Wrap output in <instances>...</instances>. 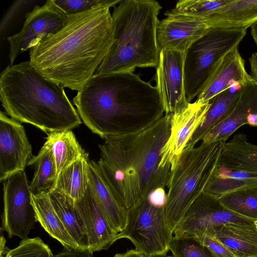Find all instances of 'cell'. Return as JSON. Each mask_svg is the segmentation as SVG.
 <instances>
[{"label":"cell","instance_id":"1","mask_svg":"<svg viewBox=\"0 0 257 257\" xmlns=\"http://www.w3.org/2000/svg\"><path fill=\"white\" fill-rule=\"evenodd\" d=\"M171 115L119 134L99 145L101 175L118 204L126 211L158 188L167 187L170 168H161V152L170 134Z\"/></svg>","mask_w":257,"mask_h":257},{"label":"cell","instance_id":"2","mask_svg":"<svg viewBox=\"0 0 257 257\" xmlns=\"http://www.w3.org/2000/svg\"><path fill=\"white\" fill-rule=\"evenodd\" d=\"M112 38L109 8H96L68 16L61 30L30 50L29 61L47 78L78 91L96 73Z\"/></svg>","mask_w":257,"mask_h":257},{"label":"cell","instance_id":"3","mask_svg":"<svg viewBox=\"0 0 257 257\" xmlns=\"http://www.w3.org/2000/svg\"><path fill=\"white\" fill-rule=\"evenodd\" d=\"M73 103L82 121L104 140L139 129L164 113L156 86L133 72L94 74Z\"/></svg>","mask_w":257,"mask_h":257},{"label":"cell","instance_id":"4","mask_svg":"<svg viewBox=\"0 0 257 257\" xmlns=\"http://www.w3.org/2000/svg\"><path fill=\"white\" fill-rule=\"evenodd\" d=\"M64 88L42 75L29 61L8 65L0 76V99L7 114L48 134L82 123Z\"/></svg>","mask_w":257,"mask_h":257},{"label":"cell","instance_id":"5","mask_svg":"<svg viewBox=\"0 0 257 257\" xmlns=\"http://www.w3.org/2000/svg\"><path fill=\"white\" fill-rule=\"evenodd\" d=\"M161 9L154 0H123L115 7L112 14V43L95 73L156 68L160 52L157 37L158 16Z\"/></svg>","mask_w":257,"mask_h":257},{"label":"cell","instance_id":"6","mask_svg":"<svg viewBox=\"0 0 257 257\" xmlns=\"http://www.w3.org/2000/svg\"><path fill=\"white\" fill-rule=\"evenodd\" d=\"M226 141L186 145L171 171L164 211L167 224L174 232L195 200L204 191Z\"/></svg>","mask_w":257,"mask_h":257},{"label":"cell","instance_id":"7","mask_svg":"<svg viewBox=\"0 0 257 257\" xmlns=\"http://www.w3.org/2000/svg\"><path fill=\"white\" fill-rule=\"evenodd\" d=\"M245 29L211 27L188 49L184 62V86L189 103L197 96L221 59L239 43Z\"/></svg>","mask_w":257,"mask_h":257},{"label":"cell","instance_id":"8","mask_svg":"<svg viewBox=\"0 0 257 257\" xmlns=\"http://www.w3.org/2000/svg\"><path fill=\"white\" fill-rule=\"evenodd\" d=\"M173 234L164 207L153 205L146 198L127 210L126 223L118 239H128L147 257H158L167 254Z\"/></svg>","mask_w":257,"mask_h":257},{"label":"cell","instance_id":"9","mask_svg":"<svg viewBox=\"0 0 257 257\" xmlns=\"http://www.w3.org/2000/svg\"><path fill=\"white\" fill-rule=\"evenodd\" d=\"M4 212L2 229L10 238L15 235L28 238L37 221L32 195L26 173L18 172L4 184Z\"/></svg>","mask_w":257,"mask_h":257},{"label":"cell","instance_id":"10","mask_svg":"<svg viewBox=\"0 0 257 257\" xmlns=\"http://www.w3.org/2000/svg\"><path fill=\"white\" fill-rule=\"evenodd\" d=\"M68 16L54 2L48 0L42 6H36L26 14L21 30L9 37L10 62L13 65L18 56L31 50L41 40L61 30L67 23Z\"/></svg>","mask_w":257,"mask_h":257},{"label":"cell","instance_id":"11","mask_svg":"<svg viewBox=\"0 0 257 257\" xmlns=\"http://www.w3.org/2000/svg\"><path fill=\"white\" fill-rule=\"evenodd\" d=\"M256 221L226 209L218 197L204 191L186 211L173 233L177 237H191L227 222Z\"/></svg>","mask_w":257,"mask_h":257},{"label":"cell","instance_id":"12","mask_svg":"<svg viewBox=\"0 0 257 257\" xmlns=\"http://www.w3.org/2000/svg\"><path fill=\"white\" fill-rule=\"evenodd\" d=\"M185 56L186 53L173 49H165L160 52L156 87L167 114H171L189 104L184 86Z\"/></svg>","mask_w":257,"mask_h":257},{"label":"cell","instance_id":"13","mask_svg":"<svg viewBox=\"0 0 257 257\" xmlns=\"http://www.w3.org/2000/svg\"><path fill=\"white\" fill-rule=\"evenodd\" d=\"M32 156V146L23 125L0 112V181L24 171Z\"/></svg>","mask_w":257,"mask_h":257},{"label":"cell","instance_id":"14","mask_svg":"<svg viewBox=\"0 0 257 257\" xmlns=\"http://www.w3.org/2000/svg\"><path fill=\"white\" fill-rule=\"evenodd\" d=\"M210 105V102L195 101L171 115V130L168 140L161 152V168H175L179 159L200 124Z\"/></svg>","mask_w":257,"mask_h":257},{"label":"cell","instance_id":"15","mask_svg":"<svg viewBox=\"0 0 257 257\" xmlns=\"http://www.w3.org/2000/svg\"><path fill=\"white\" fill-rule=\"evenodd\" d=\"M76 204L85 226L89 251L107 249L118 240V233L100 206L90 182L84 196L76 201Z\"/></svg>","mask_w":257,"mask_h":257},{"label":"cell","instance_id":"16","mask_svg":"<svg viewBox=\"0 0 257 257\" xmlns=\"http://www.w3.org/2000/svg\"><path fill=\"white\" fill-rule=\"evenodd\" d=\"M211 27L204 21L178 16H167L159 21L157 37L160 51L173 49L186 53L189 48Z\"/></svg>","mask_w":257,"mask_h":257},{"label":"cell","instance_id":"17","mask_svg":"<svg viewBox=\"0 0 257 257\" xmlns=\"http://www.w3.org/2000/svg\"><path fill=\"white\" fill-rule=\"evenodd\" d=\"M238 47L227 53L219 62L197 96L196 101L209 102L215 96L237 84L252 80L245 68Z\"/></svg>","mask_w":257,"mask_h":257},{"label":"cell","instance_id":"18","mask_svg":"<svg viewBox=\"0 0 257 257\" xmlns=\"http://www.w3.org/2000/svg\"><path fill=\"white\" fill-rule=\"evenodd\" d=\"M246 124L257 126V84L253 80L241 86L239 100L233 111L203 138L202 143L226 141L236 130Z\"/></svg>","mask_w":257,"mask_h":257},{"label":"cell","instance_id":"19","mask_svg":"<svg viewBox=\"0 0 257 257\" xmlns=\"http://www.w3.org/2000/svg\"><path fill=\"white\" fill-rule=\"evenodd\" d=\"M255 222H227L206 231L237 257H257V228Z\"/></svg>","mask_w":257,"mask_h":257},{"label":"cell","instance_id":"20","mask_svg":"<svg viewBox=\"0 0 257 257\" xmlns=\"http://www.w3.org/2000/svg\"><path fill=\"white\" fill-rule=\"evenodd\" d=\"M204 21L211 28L246 29L257 21V0H229Z\"/></svg>","mask_w":257,"mask_h":257},{"label":"cell","instance_id":"21","mask_svg":"<svg viewBox=\"0 0 257 257\" xmlns=\"http://www.w3.org/2000/svg\"><path fill=\"white\" fill-rule=\"evenodd\" d=\"M241 86V84L232 86L210 101L208 111L187 145L195 146L198 142L202 140L212 129L230 115L239 100Z\"/></svg>","mask_w":257,"mask_h":257},{"label":"cell","instance_id":"22","mask_svg":"<svg viewBox=\"0 0 257 257\" xmlns=\"http://www.w3.org/2000/svg\"><path fill=\"white\" fill-rule=\"evenodd\" d=\"M47 193L54 210L79 248L88 249L85 226L76 201L55 189H51Z\"/></svg>","mask_w":257,"mask_h":257},{"label":"cell","instance_id":"23","mask_svg":"<svg viewBox=\"0 0 257 257\" xmlns=\"http://www.w3.org/2000/svg\"><path fill=\"white\" fill-rule=\"evenodd\" d=\"M32 199L37 221L48 234L59 241L65 249H80L54 210L48 193L32 194Z\"/></svg>","mask_w":257,"mask_h":257},{"label":"cell","instance_id":"24","mask_svg":"<svg viewBox=\"0 0 257 257\" xmlns=\"http://www.w3.org/2000/svg\"><path fill=\"white\" fill-rule=\"evenodd\" d=\"M218 164L235 170L257 173V145L239 133L224 144Z\"/></svg>","mask_w":257,"mask_h":257},{"label":"cell","instance_id":"25","mask_svg":"<svg viewBox=\"0 0 257 257\" xmlns=\"http://www.w3.org/2000/svg\"><path fill=\"white\" fill-rule=\"evenodd\" d=\"M257 187V173L230 169L217 163L204 191L217 197L236 190Z\"/></svg>","mask_w":257,"mask_h":257},{"label":"cell","instance_id":"26","mask_svg":"<svg viewBox=\"0 0 257 257\" xmlns=\"http://www.w3.org/2000/svg\"><path fill=\"white\" fill-rule=\"evenodd\" d=\"M90 182L98 202L114 229L118 233L124 228L127 211L117 202L106 185L96 162L90 161Z\"/></svg>","mask_w":257,"mask_h":257},{"label":"cell","instance_id":"27","mask_svg":"<svg viewBox=\"0 0 257 257\" xmlns=\"http://www.w3.org/2000/svg\"><path fill=\"white\" fill-rule=\"evenodd\" d=\"M89 182L90 161L87 154L58 174L53 189L63 192L76 201L84 196Z\"/></svg>","mask_w":257,"mask_h":257},{"label":"cell","instance_id":"28","mask_svg":"<svg viewBox=\"0 0 257 257\" xmlns=\"http://www.w3.org/2000/svg\"><path fill=\"white\" fill-rule=\"evenodd\" d=\"M46 139L44 145L49 147L54 154L58 175L70 164L87 154L71 130L48 134Z\"/></svg>","mask_w":257,"mask_h":257},{"label":"cell","instance_id":"29","mask_svg":"<svg viewBox=\"0 0 257 257\" xmlns=\"http://www.w3.org/2000/svg\"><path fill=\"white\" fill-rule=\"evenodd\" d=\"M28 165H34L35 172L30 184L32 194L47 192L56 184L58 172L54 154L44 144L37 156L33 157Z\"/></svg>","mask_w":257,"mask_h":257},{"label":"cell","instance_id":"30","mask_svg":"<svg viewBox=\"0 0 257 257\" xmlns=\"http://www.w3.org/2000/svg\"><path fill=\"white\" fill-rule=\"evenodd\" d=\"M219 199L226 209L257 220V187L231 192L220 197Z\"/></svg>","mask_w":257,"mask_h":257},{"label":"cell","instance_id":"31","mask_svg":"<svg viewBox=\"0 0 257 257\" xmlns=\"http://www.w3.org/2000/svg\"><path fill=\"white\" fill-rule=\"evenodd\" d=\"M169 250L173 257H214L206 246L192 237L174 236Z\"/></svg>","mask_w":257,"mask_h":257},{"label":"cell","instance_id":"32","mask_svg":"<svg viewBox=\"0 0 257 257\" xmlns=\"http://www.w3.org/2000/svg\"><path fill=\"white\" fill-rule=\"evenodd\" d=\"M5 257H55L49 246L39 237L22 239Z\"/></svg>","mask_w":257,"mask_h":257},{"label":"cell","instance_id":"33","mask_svg":"<svg viewBox=\"0 0 257 257\" xmlns=\"http://www.w3.org/2000/svg\"><path fill=\"white\" fill-rule=\"evenodd\" d=\"M121 0H54L68 16L79 14L99 7H114Z\"/></svg>","mask_w":257,"mask_h":257},{"label":"cell","instance_id":"34","mask_svg":"<svg viewBox=\"0 0 257 257\" xmlns=\"http://www.w3.org/2000/svg\"><path fill=\"white\" fill-rule=\"evenodd\" d=\"M191 237L206 246L214 257H237L208 231L198 233Z\"/></svg>","mask_w":257,"mask_h":257},{"label":"cell","instance_id":"35","mask_svg":"<svg viewBox=\"0 0 257 257\" xmlns=\"http://www.w3.org/2000/svg\"><path fill=\"white\" fill-rule=\"evenodd\" d=\"M167 194L164 188H158L152 191L148 196L149 201L154 205L164 207L166 202Z\"/></svg>","mask_w":257,"mask_h":257},{"label":"cell","instance_id":"36","mask_svg":"<svg viewBox=\"0 0 257 257\" xmlns=\"http://www.w3.org/2000/svg\"><path fill=\"white\" fill-rule=\"evenodd\" d=\"M55 257H93V252L88 249L68 250L64 248L61 252L56 254Z\"/></svg>","mask_w":257,"mask_h":257},{"label":"cell","instance_id":"37","mask_svg":"<svg viewBox=\"0 0 257 257\" xmlns=\"http://www.w3.org/2000/svg\"><path fill=\"white\" fill-rule=\"evenodd\" d=\"M249 62L250 66V76L257 84V52L252 54L249 59Z\"/></svg>","mask_w":257,"mask_h":257},{"label":"cell","instance_id":"38","mask_svg":"<svg viewBox=\"0 0 257 257\" xmlns=\"http://www.w3.org/2000/svg\"><path fill=\"white\" fill-rule=\"evenodd\" d=\"M114 257H147L143 253L140 251L134 249L128 250L126 251L121 253H116Z\"/></svg>","mask_w":257,"mask_h":257},{"label":"cell","instance_id":"39","mask_svg":"<svg viewBox=\"0 0 257 257\" xmlns=\"http://www.w3.org/2000/svg\"><path fill=\"white\" fill-rule=\"evenodd\" d=\"M251 35L257 47V21L251 26Z\"/></svg>","mask_w":257,"mask_h":257},{"label":"cell","instance_id":"40","mask_svg":"<svg viewBox=\"0 0 257 257\" xmlns=\"http://www.w3.org/2000/svg\"><path fill=\"white\" fill-rule=\"evenodd\" d=\"M158 257H173V256H158Z\"/></svg>","mask_w":257,"mask_h":257},{"label":"cell","instance_id":"41","mask_svg":"<svg viewBox=\"0 0 257 257\" xmlns=\"http://www.w3.org/2000/svg\"><path fill=\"white\" fill-rule=\"evenodd\" d=\"M255 224L256 226V228H257V221H256L255 222Z\"/></svg>","mask_w":257,"mask_h":257}]
</instances>
